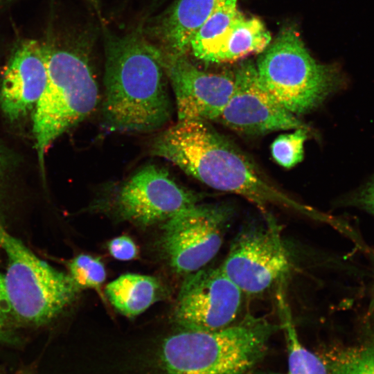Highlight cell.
<instances>
[{
  "label": "cell",
  "instance_id": "cell-1",
  "mask_svg": "<svg viewBox=\"0 0 374 374\" xmlns=\"http://www.w3.org/2000/svg\"><path fill=\"white\" fill-rule=\"evenodd\" d=\"M151 152L212 188L243 197L265 214L268 206H275L319 222H335L274 186L247 156L206 121H178L155 138Z\"/></svg>",
  "mask_w": 374,
  "mask_h": 374
},
{
  "label": "cell",
  "instance_id": "cell-2",
  "mask_svg": "<svg viewBox=\"0 0 374 374\" xmlns=\"http://www.w3.org/2000/svg\"><path fill=\"white\" fill-rule=\"evenodd\" d=\"M164 55L139 35L106 44L103 123L112 132H150L171 119Z\"/></svg>",
  "mask_w": 374,
  "mask_h": 374
},
{
  "label": "cell",
  "instance_id": "cell-3",
  "mask_svg": "<svg viewBox=\"0 0 374 374\" xmlns=\"http://www.w3.org/2000/svg\"><path fill=\"white\" fill-rule=\"evenodd\" d=\"M280 326L247 315L215 331L181 328L148 355H139V374H245L265 355Z\"/></svg>",
  "mask_w": 374,
  "mask_h": 374
},
{
  "label": "cell",
  "instance_id": "cell-4",
  "mask_svg": "<svg viewBox=\"0 0 374 374\" xmlns=\"http://www.w3.org/2000/svg\"><path fill=\"white\" fill-rule=\"evenodd\" d=\"M262 52L256 65L260 82L297 116L315 109L346 84L339 66L317 62L292 28L283 29Z\"/></svg>",
  "mask_w": 374,
  "mask_h": 374
},
{
  "label": "cell",
  "instance_id": "cell-5",
  "mask_svg": "<svg viewBox=\"0 0 374 374\" xmlns=\"http://www.w3.org/2000/svg\"><path fill=\"white\" fill-rule=\"evenodd\" d=\"M47 82L32 114L33 134L40 172L51 144L96 107L98 87L87 61L64 50L44 49Z\"/></svg>",
  "mask_w": 374,
  "mask_h": 374
},
{
  "label": "cell",
  "instance_id": "cell-6",
  "mask_svg": "<svg viewBox=\"0 0 374 374\" xmlns=\"http://www.w3.org/2000/svg\"><path fill=\"white\" fill-rule=\"evenodd\" d=\"M6 256L3 284L17 323L39 326L57 317L79 290L68 274L41 260L0 222Z\"/></svg>",
  "mask_w": 374,
  "mask_h": 374
},
{
  "label": "cell",
  "instance_id": "cell-7",
  "mask_svg": "<svg viewBox=\"0 0 374 374\" xmlns=\"http://www.w3.org/2000/svg\"><path fill=\"white\" fill-rule=\"evenodd\" d=\"M265 215V224L242 229L220 265L242 292L249 296L262 294L284 282L291 267L280 229L269 213Z\"/></svg>",
  "mask_w": 374,
  "mask_h": 374
},
{
  "label": "cell",
  "instance_id": "cell-8",
  "mask_svg": "<svg viewBox=\"0 0 374 374\" xmlns=\"http://www.w3.org/2000/svg\"><path fill=\"white\" fill-rule=\"evenodd\" d=\"M230 216L226 206L197 204L164 221L161 245L172 269L187 275L206 267L222 245Z\"/></svg>",
  "mask_w": 374,
  "mask_h": 374
},
{
  "label": "cell",
  "instance_id": "cell-9",
  "mask_svg": "<svg viewBox=\"0 0 374 374\" xmlns=\"http://www.w3.org/2000/svg\"><path fill=\"white\" fill-rule=\"evenodd\" d=\"M243 293L220 266L204 267L186 275L174 310L180 328L215 331L233 323Z\"/></svg>",
  "mask_w": 374,
  "mask_h": 374
},
{
  "label": "cell",
  "instance_id": "cell-10",
  "mask_svg": "<svg viewBox=\"0 0 374 374\" xmlns=\"http://www.w3.org/2000/svg\"><path fill=\"white\" fill-rule=\"evenodd\" d=\"M233 75V92L217 119L222 125L247 136L299 128L310 130L270 95L260 82L253 63H242Z\"/></svg>",
  "mask_w": 374,
  "mask_h": 374
},
{
  "label": "cell",
  "instance_id": "cell-11",
  "mask_svg": "<svg viewBox=\"0 0 374 374\" xmlns=\"http://www.w3.org/2000/svg\"><path fill=\"white\" fill-rule=\"evenodd\" d=\"M198 201V195L177 184L166 170L150 165L122 185L116 206L123 218L148 226L164 222Z\"/></svg>",
  "mask_w": 374,
  "mask_h": 374
},
{
  "label": "cell",
  "instance_id": "cell-12",
  "mask_svg": "<svg viewBox=\"0 0 374 374\" xmlns=\"http://www.w3.org/2000/svg\"><path fill=\"white\" fill-rule=\"evenodd\" d=\"M166 72L174 93L178 121H217L234 87V75L204 71L185 55H164Z\"/></svg>",
  "mask_w": 374,
  "mask_h": 374
},
{
  "label": "cell",
  "instance_id": "cell-13",
  "mask_svg": "<svg viewBox=\"0 0 374 374\" xmlns=\"http://www.w3.org/2000/svg\"><path fill=\"white\" fill-rule=\"evenodd\" d=\"M47 82L44 49L34 40L17 46L2 73L0 108L14 123L33 112Z\"/></svg>",
  "mask_w": 374,
  "mask_h": 374
},
{
  "label": "cell",
  "instance_id": "cell-14",
  "mask_svg": "<svg viewBox=\"0 0 374 374\" xmlns=\"http://www.w3.org/2000/svg\"><path fill=\"white\" fill-rule=\"evenodd\" d=\"M238 0H179L161 26L170 53L185 55L197 30L218 9Z\"/></svg>",
  "mask_w": 374,
  "mask_h": 374
},
{
  "label": "cell",
  "instance_id": "cell-15",
  "mask_svg": "<svg viewBox=\"0 0 374 374\" xmlns=\"http://www.w3.org/2000/svg\"><path fill=\"white\" fill-rule=\"evenodd\" d=\"M270 41V33L260 19L247 18L240 12L204 62L222 63L238 60L249 54L262 52Z\"/></svg>",
  "mask_w": 374,
  "mask_h": 374
},
{
  "label": "cell",
  "instance_id": "cell-16",
  "mask_svg": "<svg viewBox=\"0 0 374 374\" xmlns=\"http://www.w3.org/2000/svg\"><path fill=\"white\" fill-rule=\"evenodd\" d=\"M105 292L110 303L121 314L133 317L159 300L163 287L154 277L125 274L107 284Z\"/></svg>",
  "mask_w": 374,
  "mask_h": 374
},
{
  "label": "cell",
  "instance_id": "cell-17",
  "mask_svg": "<svg viewBox=\"0 0 374 374\" xmlns=\"http://www.w3.org/2000/svg\"><path fill=\"white\" fill-rule=\"evenodd\" d=\"M282 288L278 292V310L288 355L289 374H328L324 362L301 342L291 310Z\"/></svg>",
  "mask_w": 374,
  "mask_h": 374
},
{
  "label": "cell",
  "instance_id": "cell-18",
  "mask_svg": "<svg viewBox=\"0 0 374 374\" xmlns=\"http://www.w3.org/2000/svg\"><path fill=\"white\" fill-rule=\"evenodd\" d=\"M238 1L230 2L218 9L200 27L191 40L190 50L197 59L204 58L222 35L240 14Z\"/></svg>",
  "mask_w": 374,
  "mask_h": 374
},
{
  "label": "cell",
  "instance_id": "cell-19",
  "mask_svg": "<svg viewBox=\"0 0 374 374\" xmlns=\"http://www.w3.org/2000/svg\"><path fill=\"white\" fill-rule=\"evenodd\" d=\"M329 374H374V341L328 355Z\"/></svg>",
  "mask_w": 374,
  "mask_h": 374
},
{
  "label": "cell",
  "instance_id": "cell-20",
  "mask_svg": "<svg viewBox=\"0 0 374 374\" xmlns=\"http://www.w3.org/2000/svg\"><path fill=\"white\" fill-rule=\"evenodd\" d=\"M310 130L303 128L278 136L271 143L273 159L280 166L291 168L301 162L304 157V143Z\"/></svg>",
  "mask_w": 374,
  "mask_h": 374
},
{
  "label": "cell",
  "instance_id": "cell-21",
  "mask_svg": "<svg viewBox=\"0 0 374 374\" xmlns=\"http://www.w3.org/2000/svg\"><path fill=\"white\" fill-rule=\"evenodd\" d=\"M69 276L80 288H99L106 278L103 262L90 255L80 254L68 263Z\"/></svg>",
  "mask_w": 374,
  "mask_h": 374
},
{
  "label": "cell",
  "instance_id": "cell-22",
  "mask_svg": "<svg viewBox=\"0 0 374 374\" xmlns=\"http://www.w3.org/2000/svg\"><path fill=\"white\" fill-rule=\"evenodd\" d=\"M347 204L359 207L374 216V175L346 198Z\"/></svg>",
  "mask_w": 374,
  "mask_h": 374
},
{
  "label": "cell",
  "instance_id": "cell-23",
  "mask_svg": "<svg viewBox=\"0 0 374 374\" xmlns=\"http://www.w3.org/2000/svg\"><path fill=\"white\" fill-rule=\"evenodd\" d=\"M16 323L3 284V274H0V341L10 338V329Z\"/></svg>",
  "mask_w": 374,
  "mask_h": 374
},
{
  "label": "cell",
  "instance_id": "cell-24",
  "mask_svg": "<svg viewBox=\"0 0 374 374\" xmlns=\"http://www.w3.org/2000/svg\"><path fill=\"white\" fill-rule=\"evenodd\" d=\"M110 254L117 260H130L135 258L138 249L133 240L123 235L112 240L108 244Z\"/></svg>",
  "mask_w": 374,
  "mask_h": 374
},
{
  "label": "cell",
  "instance_id": "cell-25",
  "mask_svg": "<svg viewBox=\"0 0 374 374\" xmlns=\"http://www.w3.org/2000/svg\"><path fill=\"white\" fill-rule=\"evenodd\" d=\"M12 169V161L6 151L0 145V207L3 195L9 175Z\"/></svg>",
  "mask_w": 374,
  "mask_h": 374
},
{
  "label": "cell",
  "instance_id": "cell-26",
  "mask_svg": "<svg viewBox=\"0 0 374 374\" xmlns=\"http://www.w3.org/2000/svg\"><path fill=\"white\" fill-rule=\"evenodd\" d=\"M18 374H33V371H30L28 370H24L22 371H20Z\"/></svg>",
  "mask_w": 374,
  "mask_h": 374
},
{
  "label": "cell",
  "instance_id": "cell-27",
  "mask_svg": "<svg viewBox=\"0 0 374 374\" xmlns=\"http://www.w3.org/2000/svg\"><path fill=\"white\" fill-rule=\"evenodd\" d=\"M269 374H279V373H269Z\"/></svg>",
  "mask_w": 374,
  "mask_h": 374
},
{
  "label": "cell",
  "instance_id": "cell-28",
  "mask_svg": "<svg viewBox=\"0 0 374 374\" xmlns=\"http://www.w3.org/2000/svg\"><path fill=\"white\" fill-rule=\"evenodd\" d=\"M0 374H1V371H0Z\"/></svg>",
  "mask_w": 374,
  "mask_h": 374
}]
</instances>
